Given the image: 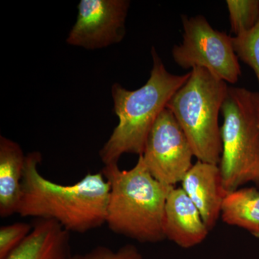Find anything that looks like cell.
I'll return each mask as SVG.
<instances>
[{
	"label": "cell",
	"instance_id": "obj_10",
	"mask_svg": "<svg viewBox=\"0 0 259 259\" xmlns=\"http://www.w3.org/2000/svg\"><path fill=\"white\" fill-rule=\"evenodd\" d=\"M209 231L199 209L183 189L172 187L165 204V238L182 248H189L204 241Z\"/></svg>",
	"mask_w": 259,
	"mask_h": 259
},
{
	"label": "cell",
	"instance_id": "obj_4",
	"mask_svg": "<svg viewBox=\"0 0 259 259\" xmlns=\"http://www.w3.org/2000/svg\"><path fill=\"white\" fill-rule=\"evenodd\" d=\"M228 88L207 69L194 68L167 103L198 161L220 164L222 141L218 119Z\"/></svg>",
	"mask_w": 259,
	"mask_h": 259
},
{
	"label": "cell",
	"instance_id": "obj_8",
	"mask_svg": "<svg viewBox=\"0 0 259 259\" xmlns=\"http://www.w3.org/2000/svg\"><path fill=\"white\" fill-rule=\"evenodd\" d=\"M127 0H81L66 42L88 50L118 44L125 35Z\"/></svg>",
	"mask_w": 259,
	"mask_h": 259
},
{
	"label": "cell",
	"instance_id": "obj_17",
	"mask_svg": "<svg viewBox=\"0 0 259 259\" xmlns=\"http://www.w3.org/2000/svg\"><path fill=\"white\" fill-rule=\"evenodd\" d=\"M71 259H143V257L136 246L127 244L115 251L100 245L85 254L75 255Z\"/></svg>",
	"mask_w": 259,
	"mask_h": 259
},
{
	"label": "cell",
	"instance_id": "obj_16",
	"mask_svg": "<svg viewBox=\"0 0 259 259\" xmlns=\"http://www.w3.org/2000/svg\"><path fill=\"white\" fill-rule=\"evenodd\" d=\"M32 226L27 223L18 222L0 228V259H6L25 238L30 234Z\"/></svg>",
	"mask_w": 259,
	"mask_h": 259
},
{
	"label": "cell",
	"instance_id": "obj_13",
	"mask_svg": "<svg viewBox=\"0 0 259 259\" xmlns=\"http://www.w3.org/2000/svg\"><path fill=\"white\" fill-rule=\"evenodd\" d=\"M226 224L243 228L259 238V190L255 187L237 189L227 193L221 208Z\"/></svg>",
	"mask_w": 259,
	"mask_h": 259
},
{
	"label": "cell",
	"instance_id": "obj_5",
	"mask_svg": "<svg viewBox=\"0 0 259 259\" xmlns=\"http://www.w3.org/2000/svg\"><path fill=\"white\" fill-rule=\"evenodd\" d=\"M221 112L219 166L225 190L231 192L249 182L259 186V125L254 93L228 88Z\"/></svg>",
	"mask_w": 259,
	"mask_h": 259
},
{
	"label": "cell",
	"instance_id": "obj_12",
	"mask_svg": "<svg viewBox=\"0 0 259 259\" xmlns=\"http://www.w3.org/2000/svg\"><path fill=\"white\" fill-rule=\"evenodd\" d=\"M25 156L20 145L0 137V217L18 212Z\"/></svg>",
	"mask_w": 259,
	"mask_h": 259
},
{
	"label": "cell",
	"instance_id": "obj_7",
	"mask_svg": "<svg viewBox=\"0 0 259 259\" xmlns=\"http://www.w3.org/2000/svg\"><path fill=\"white\" fill-rule=\"evenodd\" d=\"M142 156L151 175L168 187L182 182L193 165L190 142L168 109L165 108L155 122Z\"/></svg>",
	"mask_w": 259,
	"mask_h": 259
},
{
	"label": "cell",
	"instance_id": "obj_3",
	"mask_svg": "<svg viewBox=\"0 0 259 259\" xmlns=\"http://www.w3.org/2000/svg\"><path fill=\"white\" fill-rule=\"evenodd\" d=\"M101 172L110 186L105 221L110 231L141 243L164 240L165 204L172 187L151 175L142 155L131 169L121 170L115 163Z\"/></svg>",
	"mask_w": 259,
	"mask_h": 259
},
{
	"label": "cell",
	"instance_id": "obj_14",
	"mask_svg": "<svg viewBox=\"0 0 259 259\" xmlns=\"http://www.w3.org/2000/svg\"><path fill=\"white\" fill-rule=\"evenodd\" d=\"M226 5L235 36L249 31L258 23V0H227Z\"/></svg>",
	"mask_w": 259,
	"mask_h": 259
},
{
	"label": "cell",
	"instance_id": "obj_11",
	"mask_svg": "<svg viewBox=\"0 0 259 259\" xmlns=\"http://www.w3.org/2000/svg\"><path fill=\"white\" fill-rule=\"evenodd\" d=\"M70 233L53 220L38 218L6 259H71Z\"/></svg>",
	"mask_w": 259,
	"mask_h": 259
},
{
	"label": "cell",
	"instance_id": "obj_1",
	"mask_svg": "<svg viewBox=\"0 0 259 259\" xmlns=\"http://www.w3.org/2000/svg\"><path fill=\"white\" fill-rule=\"evenodd\" d=\"M39 152L25 156L21 197V217L53 220L71 233H85L105 224L110 186L101 171L88 173L72 185H62L40 175Z\"/></svg>",
	"mask_w": 259,
	"mask_h": 259
},
{
	"label": "cell",
	"instance_id": "obj_2",
	"mask_svg": "<svg viewBox=\"0 0 259 259\" xmlns=\"http://www.w3.org/2000/svg\"><path fill=\"white\" fill-rule=\"evenodd\" d=\"M153 68L144 86L131 90L120 83L112 87L114 111L118 124L100 151L106 165L118 163L125 153L142 155L151 129L170 99L190 78V72L175 75L168 72L153 48Z\"/></svg>",
	"mask_w": 259,
	"mask_h": 259
},
{
	"label": "cell",
	"instance_id": "obj_9",
	"mask_svg": "<svg viewBox=\"0 0 259 259\" xmlns=\"http://www.w3.org/2000/svg\"><path fill=\"white\" fill-rule=\"evenodd\" d=\"M181 183L211 231L221 216L223 200L228 193L223 185L220 166L197 160Z\"/></svg>",
	"mask_w": 259,
	"mask_h": 259
},
{
	"label": "cell",
	"instance_id": "obj_6",
	"mask_svg": "<svg viewBox=\"0 0 259 259\" xmlns=\"http://www.w3.org/2000/svg\"><path fill=\"white\" fill-rule=\"evenodd\" d=\"M183 40L172 49L177 65L184 69L204 68L227 83L239 79L241 69L233 37L215 30L202 15H182Z\"/></svg>",
	"mask_w": 259,
	"mask_h": 259
},
{
	"label": "cell",
	"instance_id": "obj_18",
	"mask_svg": "<svg viewBox=\"0 0 259 259\" xmlns=\"http://www.w3.org/2000/svg\"><path fill=\"white\" fill-rule=\"evenodd\" d=\"M254 100L255 104V108H256L257 117H258V122L259 125V93H254Z\"/></svg>",
	"mask_w": 259,
	"mask_h": 259
},
{
	"label": "cell",
	"instance_id": "obj_15",
	"mask_svg": "<svg viewBox=\"0 0 259 259\" xmlns=\"http://www.w3.org/2000/svg\"><path fill=\"white\" fill-rule=\"evenodd\" d=\"M233 42L238 59L254 71L259 86V21L249 31L233 37Z\"/></svg>",
	"mask_w": 259,
	"mask_h": 259
}]
</instances>
